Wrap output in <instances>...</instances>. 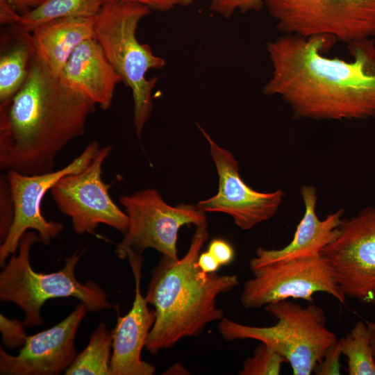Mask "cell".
I'll use <instances>...</instances> for the list:
<instances>
[{
  "label": "cell",
  "instance_id": "cell-1",
  "mask_svg": "<svg viewBox=\"0 0 375 375\" xmlns=\"http://www.w3.org/2000/svg\"><path fill=\"white\" fill-rule=\"evenodd\" d=\"M329 36L291 34L267 43L272 75L263 87L298 119L361 120L375 117V42L348 44L351 60L324 55Z\"/></svg>",
  "mask_w": 375,
  "mask_h": 375
},
{
  "label": "cell",
  "instance_id": "cell-2",
  "mask_svg": "<svg viewBox=\"0 0 375 375\" xmlns=\"http://www.w3.org/2000/svg\"><path fill=\"white\" fill-rule=\"evenodd\" d=\"M95 108L35 55L24 85L0 103V169L25 175L53 171L57 156L85 133Z\"/></svg>",
  "mask_w": 375,
  "mask_h": 375
},
{
  "label": "cell",
  "instance_id": "cell-3",
  "mask_svg": "<svg viewBox=\"0 0 375 375\" xmlns=\"http://www.w3.org/2000/svg\"><path fill=\"white\" fill-rule=\"evenodd\" d=\"M207 226H196L181 259L162 256L151 271L144 296L156 312L145 345L151 354L171 349L185 338L198 336L209 323L220 321L224 317V311L217 307V297L240 284L235 274H207L197 265L209 238Z\"/></svg>",
  "mask_w": 375,
  "mask_h": 375
},
{
  "label": "cell",
  "instance_id": "cell-4",
  "mask_svg": "<svg viewBox=\"0 0 375 375\" xmlns=\"http://www.w3.org/2000/svg\"><path fill=\"white\" fill-rule=\"evenodd\" d=\"M151 12L149 8L140 3L106 2L94 18V39L131 90L133 122L139 139L152 112L153 90L157 82L156 77L147 78V74L166 65L164 58L137 38L140 22Z\"/></svg>",
  "mask_w": 375,
  "mask_h": 375
},
{
  "label": "cell",
  "instance_id": "cell-5",
  "mask_svg": "<svg viewBox=\"0 0 375 375\" xmlns=\"http://www.w3.org/2000/svg\"><path fill=\"white\" fill-rule=\"evenodd\" d=\"M38 242L37 232L26 231L19 241L18 254L10 256L0 273V299L14 303L22 310L24 326L43 323L40 309L51 299L72 297L91 312L111 307L102 288L93 281L82 283L76 279L75 270L81 256L78 251L65 258L63 267L58 272L44 274L34 271L29 254L32 245Z\"/></svg>",
  "mask_w": 375,
  "mask_h": 375
},
{
  "label": "cell",
  "instance_id": "cell-6",
  "mask_svg": "<svg viewBox=\"0 0 375 375\" xmlns=\"http://www.w3.org/2000/svg\"><path fill=\"white\" fill-rule=\"evenodd\" d=\"M276 322L270 326H249L223 317L218 324L227 341L256 340L280 353L294 375H310L328 348L338 338L326 326L324 310L310 303L303 307L283 300L265 306Z\"/></svg>",
  "mask_w": 375,
  "mask_h": 375
},
{
  "label": "cell",
  "instance_id": "cell-7",
  "mask_svg": "<svg viewBox=\"0 0 375 375\" xmlns=\"http://www.w3.org/2000/svg\"><path fill=\"white\" fill-rule=\"evenodd\" d=\"M283 34L329 36L349 44L375 38V0H264Z\"/></svg>",
  "mask_w": 375,
  "mask_h": 375
},
{
  "label": "cell",
  "instance_id": "cell-8",
  "mask_svg": "<svg viewBox=\"0 0 375 375\" xmlns=\"http://www.w3.org/2000/svg\"><path fill=\"white\" fill-rule=\"evenodd\" d=\"M119 201L129 219L128 230L115 251L121 258L128 251L142 255L147 249H153L178 260L179 229L186 224L208 225L206 212L197 205L170 206L153 188L122 196Z\"/></svg>",
  "mask_w": 375,
  "mask_h": 375
},
{
  "label": "cell",
  "instance_id": "cell-9",
  "mask_svg": "<svg viewBox=\"0 0 375 375\" xmlns=\"http://www.w3.org/2000/svg\"><path fill=\"white\" fill-rule=\"evenodd\" d=\"M251 271L253 276L244 283L240 297L245 308H260L290 298L312 303L317 292L327 293L346 305L347 297L321 254L273 262Z\"/></svg>",
  "mask_w": 375,
  "mask_h": 375
},
{
  "label": "cell",
  "instance_id": "cell-10",
  "mask_svg": "<svg viewBox=\"0 0 375 375\" xmlns=\"http://www.w3.org/2000/svg\"><path fill=\"white\" fill-rule=\"evenodd\" d=\"M97 140L91 141L85 149L65 167L35 175L7 172L14 203L15 215L10 230L1 243L0 265L3 267L8 256L18 249L22 235L28 230L38 233L40 242L49 245L63 230L60 223L47 221L42 214L44 195L64 176L84 170L100 150Z\"/></svg>",
  "mask_w": 375,
  "mask_h": 375
},
{
  "label": "cell",
  "instance_id": "cell-11",
  "mask_svg": "<svg viewBox=\"0 0 375 375\" xmlns=\"http://www.w3.org/2000/svg\"><path fill=\"white\" fill-rule=\"evenodd\" d=\"M321 255L346 297L375 307V207L343 219Z\"/></svg>",
  "mask_w": 375,
  "mask_h": 375
},
{
  "label": "cell",
  "instance_id": "cell-12",
  "mask_svg": "<svg viewBox=\"0 0 375 375\" xmlns=\"http://www.w3.org/2000/svg\"><path fill=\"white\" fill-rule=\"evenodd\" d=\"M112 148L105 146L83 171L68 174L51 189L58 208L69 217L76 233L94 234L103 224L121 232L127 231L129 219L112 201L109 185L102 180V167Z\"/></svg>",
  "mask_w": 375,
  "mask_h": 375
},
{
  "label": "cell",
  "instance_id": "cell-13",
  "mask_svg": "<svg viewBox=\"0 0 375 375\" xmlns=\"http://www.w3.org/2000/svg\"><path fill=\"white\" fill-rule=\"evenodd\" d=\"M198 128L210 146V155L218 175V191L212 197L199 201L197 206L206 213L230 215L235 224L244 231L271 219L283 201V190L261 192L247 185L240 175L239 165L233 153L218 145L199 125Z\"/></svg>",
  "mask_w": 375,
  "mask_h": 375
},
{
  "label": "cell",
  "instance_id": "cell-14",
  "mask_svg": "<svg viewBox=\"0 0 375 375\" xmlns=\"http://www.w3.org/2000/svg\"><path fill=\"white\" fill-rule=\"evenodd\" d=\"M88 309L78 304L53 327L27 336L22 348L12 356L0 348V374L7 375H58L65 372L77 356L74 341Z\"/></svg>",
  "mask_w": 375,
  "mask_h": 375
},
{
  "label": "cell",
  "instance_id": "cell-15",
  "mask_svg": "<svg viewBox=\"0 0 375 375\" xmlns=\"http://www.w3.org/2000/svg\"><path fill=\"white\" fill-rule=\"evenodd\" d=\"M135 280V297L132 308L124 316L118 315L112 334L110 375H153V365L143 360L141 353L156 321L154 309L148 307L140 290L142 255L126 253Z\"/></svg>",
  "mask_w": 375,
  "mask_h": 375
},
{
  "label": "cell",
  "instance_id": "cell-16",
  "mask_svg": "<svg viewBox=\"0 0 375 375\" xmlns=\"http://www.w3.org/2000/svg\"><path fill=\"white\" fill-rule=\"evenodd\" d=\"M300 195L305 210L292 240L281 249L258 248L256 256L249 261L251 269L273 262L320 255L339 235L344 210H338L320 219L316 211L317 188L310 185H303Z\"/></svg>",
  "mask_w": 375,
  "mask_h": 375
},
{
  "label": "cell",
  "instance_id": "cell-17",
  "mask_svg": "<svg viewBox=\"0 0 375 375\" xmlns=\"http://www.w3.org/2000/svg\"><path fill=\"white\" fill-rule=\"evenodd\" d=\"M70 90L81 94L101 109H108L117 85L122 82L99 42L94 38L79 44L59 77Z\"/></svg>",
  "mask_w": 375,
  "mask_h": 375
},
{
  "label": "cell",
  "instance_id": "cell-18",
  "mask_svg": "<svg viewBox=\"0 0 375 375\" xmlns=\"http://www.w3.org/2000/svg\"><path fill=\"white\" fill-rule=\"evenodd\" d=\"M94 35V18L86 17L53 19L31 31L36 57L56 78L76 47Z\"/></svg>",
  "mask_w": 375,
  "mask_h": 375
},
{
  "label": "cell",
  "instance_id": "cell-19",
  "mask_svg": "<svg viewBox=\"0 0 375 375\" xmlns=\"http://www.w3.org/2000/svg\"><path fill=\"white\" fill-rule=\"evenodd\" d=\"M35 55L31 32L8 26L0 37V103L11 99L26 82Z\"/></svg>",
  "mask_w": 375,
  "mask_h": 375
},
{
  "label": "cell",
  "instance_id": "cell-20",
  "mask_svg": "<svg viewBox=\"0 0 375 375\" xmlns=\"http://www.w3.org/2000/svg\"><path fill=\"white\" fill-rule=\"evenodd\" d=\"M104 0H45L41 5L22 16L16 24L31 32L38 25L67 17L94 18Z\"/></svg>",
  "mask_w": 375,
  "mask_h": 375
},
{
  "label": "cell",
  "instance_id": "cell-21",
  "mask_svg": "<svg viewBox=\"0 0 375 375\" xmlns=\"http://www.w3.org/2000/svg\"><path fill=\"white\" fill-rule=\"evenodd\" d=\"M112 331L100 323L91 335L87 347L65 371L66 375H110Z\"/></svg>",
  "mask_w": 375,
  "mask_h": 375
},
{
  "label": "cell",
  "instance_id": "cell-22",
  "mask_svg": "<svg viewBox=\"0 0 375 375\" xmlns=\"http://www.w3.org/2000/svg\"><path fill=\"white\" fill-rule=\"evenodd\" d=\"M342 353L349 375H375V361L367 322H357L342 338Z\"/></svg>",
  "mask_w": 375,
  "mask_h": 375
},
{
  "label": "cell",
  "instance_id": "cell-23",
  "mask_svg": "<svg viewBox=\"0 0 375 375\" xmlns=\"http://www.w3.org/2000/svg\"><path fill=\"white\" fill-rule=\"evenodd\" d=\"M285 359L265 343L260 342L254 349L252 357L246 359L240 375H278Z\"/></svg>",
  "mask_w": 375,
  "mask_h": 375
},
{
  "label": "cell",
  "instance_id": "cell-24",
  "mask_svg": "<svg viewBox=\"0 0 375 375\" xmlns=\"http://www.w3.org/2000/svg\"><path fill=\"white\" fill-rule=\"evenodd\" d=\"M212 12L224 18L232 17L236 12L246 13L260 11L265 7L264 0H208Z\"/></svg>",
  "mask_w": 375,
  "mask_h": 375
},
{
  "label": "cell",
  "instance_id": "cell-25",
  "mask_svg": "<svg viewBox=\"0 0 375 375\" xmlns=\"http://www.w3.org/2000/svg\"><path fill=\"white\" fill-rule=\"evenodd\" d=\"M15 215L14 203L7 175L0 178V241L6 237Z\"/></svg>",
  "mask_w": 375,
  "mask_h": 375
},
{
  "label": "cell",
  "instance_id": "cell-26",
  "mask_svg": "<svg viewBox=\"0 0 375 375\" xmlns=\"http://www.w3.org/2000/svg\"><path fill=\"white\" fill-rule=\"evenodd\" d=\"M342 338L331 345L324 356L315 365L313 372L316 375H340V358L342 353Z\"/></svg>",
  "mask_w": 375,
  "mask_h": 375
},
{
  "label": "cell",
  "instance_id": "cell-27",
  "mask_svg": "<svg viewBox=\"0 0 375 375\" xmlns=\"http://www.w3.org/2000/svg\"><path fill=\"white\" fill-rule=\"evenodd\" d=\"M22 322L10 320L1 314V331L3 344L8 347H17L24 344L27 335Z\"/></svg>",
  "mask_w": 375,
  "mask_h": 375
},
{
  "label": "cell",
  "instance_id": "cell-28",
  "mask_svg": "<svg viewBox=\"0 0 375 375\" xmlns=\"http://www.w3.org/2000/svg\"><path fill=\"white\" fill-rule=\"evenodd\" d=\"M208 251L215 258L221 266L232 262L235 255L232 244L221 238L212 239L209 243Z\"/></svg>",
  "mask_w": 375,
  "mask_h": 375
},
{
  "label": "cell",
  "instance_id": "cell-29",
  "mask_svg": "<svg viewBox=\"0 0 375 375\" xmlns=\"http://www.w3.org/2000/svg\"><path fill=\"white\" fill-rule=\"evenodd\" d=\"M124 1L140 3L149 8L151 11L166 12L176 7L191 5L194 0H104V2Z\"/></svg>",
  "mask_w": 375,
  "mask_h": 375
},
{
  "label": "cell",
  "instance_id": "cell-30",
  "mask_svg": "<svg viewBox=\"0 0 375 375\" xmlns=\"http://www.w3.org/2000/svg\"><path fill=\"white\" fill-rule=\"evenodd\" d=\"M22 15L19 13L11 0H0V24L3 26L17 24Z\"/></svg>",
  "mask_w": 375,
  "mask_h": 375
},
{
  "label": "cell",
  "instance_id": "cell-31",
  "mask_svg": "<svg viewBox=\"0 0 375 375\" xmlns=\"http://www.w3.org/2000/svg\"><path fill=\"white\" fill-rule=\"evenodd\" d=\"M197 265L201 271L207 274L216 273L221 267L218 261L208 250L200 253Z\"/></svg>",
  "mask_w": 375,
  "mask_h": 375
},
{
  "label": "cell",
  "instance_id": "cell-32",
  "mask_svg": "<svg viewBox=\"0 0 375 375\" xmlns=\"http://www.w3.org/2000/svg\"><path fill=\"white\" fill-rule=\"evenodd\" d=\"M45 0H11L22 16L41 5Z\"/></svg>",
  "mask_w": 375,
  "mask_h": 375
},
{
  "label": "cell",
  "instance_id": "cell-33",
  "mask_svg": "<svg viewBox=\"0 0 375 375\" xmlns=\"http://www.w3.org/2000/svg\"><path fill=\"white\" fill-rule=\"evenodd\" d=\"M188 369L180 363L170 367L163 374H188Z\"/></svg>",
  "mask_w": 375,
  "mask_h": 375
},
{
  "label": "cell",
  "instance_id": "cell-34",
  "mask_svg": "<svg viewBox=\"0 0 375 375\" xmlns=\"http://www.w3.org/2000/svg\"><path fill=\"white\" fill-rule=\"evenodd\" d=\"M367 324L369 332V340L375 361V321L368 322Z\"/></svg>",
  "mask_w": 375,
  "mask_h": 375
}]
</instances>
